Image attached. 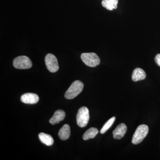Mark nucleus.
Segmentation results:
<instances>
[{"instance_id": "1", "label": "nucleus", "mask_w": 160, "mask_h": 160, "mask_svg": "<svg viewBox=\"0 0 160 160\" xmlns=\"http://www.w3.org/2000/svg\"><path fill=\"white\" fill-rule=\"evenodd\" d=\"M84 84L81 81L77 80L72 83L65 93V97L67 99H72L78 96L82 91Z\"/></svg>"}, {"instance_id": "2", "label": "nucleus", "mask_w": 160, "mask_h": 160, "mask_svg": "<svg viewBox=\"0 0 160 160\" xmlns=\"http://www.w3.org/2000/svg\"><path fill=\"white\" fill-rule=\"evenodd\" d=\"M149 132V127L146 125H141L137 128L132 136V142L138 145L142 142Z\"/></svg>"}, {"instance_id": "3", "label": "nucleus", "mask_w": 160, "mask_h": 160, "mask_svg": "<svg viewBox=\"0 0 160 160\" xmlns=\"http://www.w3.org/2000/svg\"><path fill=\"white\" fill-rule=\"evenodd\" d=\"M89 110L86 107H81L79 109L77 114V123L81 128L86 127L89 122Z\"/></svg>"}, {"instance_id": "4", "label": "nucleus", "mask_w": 160, "mask_h": 160, "mask_svg": "<svg viewBox=\"0 0 160 160\" xmlns=\"http://www.w3.org/2000/svg\"><path fill=\"white\" fill-rule=\"evenodd\" d=\"M81 59L86 66L95 67L99 65L100 59L98 56L94 52L82 53Z\"/></svg>"}, {"instance_id": "5", "label": "nucleus", "mask_w": 160, "mask_h": 160, "mask_svg": "<svg viewBox=\"0 0 160 160\" xmlns=\"http://www.w3.org/2000/svg\"><path fill=\"white\" fill-rule=\"evenodd\" d=\"M13 66L17 69H28L32 66V63L28 57L21 56L13 60Z\"/></svg>"}, {"instance_id": "6", "label": "nucleus", "mask_w": 160, "mask_h": 160, "mask_svg": "<svg viewBox=\"0 0 160 160\" xmlns=\"http://www.w3.org/2000/svg\"><path fill=\"white\" fill-rule=\"evenodd\" d=\"M45 63L46 67L51 72H57L59 69V65L56 57L54 55L49 53L45 57Z\"/></svg>"}, {"instance_id": "7", "label": "nucleus", "mask_w": 160, "mask_h": 160, "mask_svg": "<svg viewBox=\"0 0 160 160\" xmlns=\"http://www.w3.org/2000/svg\"><path fill=\"white\" fill-rule=\"evenodd\" d=\"M21 100L25 104H35L38 102L39 98L37 94L35 93H26L21 96Z\"/></svg>"}, {"instance_id": "8", "label": "nucleus", "mask_w": 160, "mask_h": 160, "mask_svg": "<svg viewBox=\"0 0 160 160\" xmlns=\"http://www.w3.org/2000/svg\"><path fill=\"white\" fill-rule=\"evenodd\" d=\"M127 126L124 123H121L118 125L112 132L115 139H121L125 136L127 132Z\"/></svg>"}, {"instance_id": "9", "label": "nucleus", "mask_w": 160, "mask_h": 160, "mask_svg": "<svg viewBox=\"0 0 160 160\" xmlns=\"http://www.w3.org/2000/svg\"><path fill=\"white\" fill-rule=\"evenodd\" d=\"M66 117V113L62 110H58L54 112L52 118L49 120V123L52 125L58 124L61 121H62Z\"/></svg>"}, {"instance_id": "10", "label": "nucleus", "mask_w": 160, "mask_h": 160, "mask_svg": "<svg viewBox=\"0 0 160 160\" xmlns=\"http://www.w3.org/2000/svg\"><path fill=\"white\" fill-rule=\"evenodd\" d=\"M146 78V73L145 71L139 68H136L132 75V79L135 82L145 79Z\"/></svg>"}, {"instance_id": "11", "label": "nucleus", "mask_w": 160, "mask_h": 160, "mask_svg": "<svg viewBox=\"0 0 160 160\" xmlns=\"http://www.w3.org/2000/svg\"><path fill=\"white\" fill-rule=\"evenodd\" d=\"M70 135V126L67 124L64 125L59 132V137L61 140L65 141L69 138Z\"/></svg>"}, {"instance_id": "12", "label": "nucleus", "mask_w": 160, "mask_h": 160, "mask_svg": "<svg viewBox=\"0 0 160 160\" xmlns=\"http://www.w3.org/2000/svg\"><path fill=\"white\" fill-rule=\"evenodd\" d=\"M38 137L40 141L46 146H51L54 142L53 138L50 135L41 132L39 134Z\"/></svg>"}, {"instance_id": "13", "label": "nucleus", "mask_w": 160, "mask_h": 160, "mask_svg": "<svg viewBox=\"0 0 160 160\" xmlns=\"http://www.w3.org/2000/svg\"><path fill=\"white\" fill-rule=\"evenodd\" d=\"M118 2V0H103L102 4L104 8L111 11L117 8Z\"/></svg>"}, {"instance_id": "14", "label": "nucleus", "mask_w": 160, "mask_h": 160, "mask_svg": "<svg viewBox=\"0 0 160 160\" xmlns=\"http://www.w3.org/2000/svg\"><path fill=\"white\" fill-rule=\"evenodd\" d=\"M98 133V130L97 128L91 127L88 129L83 134V140L87 141L90 139L93 138L95 137Z\"/></svg>"}, {"instance_id": "15", "label": "nucleus", "mask_w": 160, "mask_h": 160, "mask_svg": "<svg viewBox=\"0 0 160 160\" xmlns=\"http://www.w3.org/2000/svg\"><path fill=\"white\" fill-rule=\"evenodd\" d=\"M115 119V117H113L111 118L110 119L108 120V121L105 123V125H104L102 128V129L100 130V133H102V134L105 133V132L111 127V126H112Z\"/></svg>"}, {"instance_id": "16", "label": "nucleus", "mask_w": 160, "mask_h": 160, "mask_svg": "<svg viewBox=\"0 0 160 160\" xmlns=\"http://www.w3.org/2000/svg\"><path fill=\"white\" fill-rule=\"evenodd\" d=\"M155 61L158 66L160 67V54H158L155 58Z\"/></svg>"}]
</instances>
